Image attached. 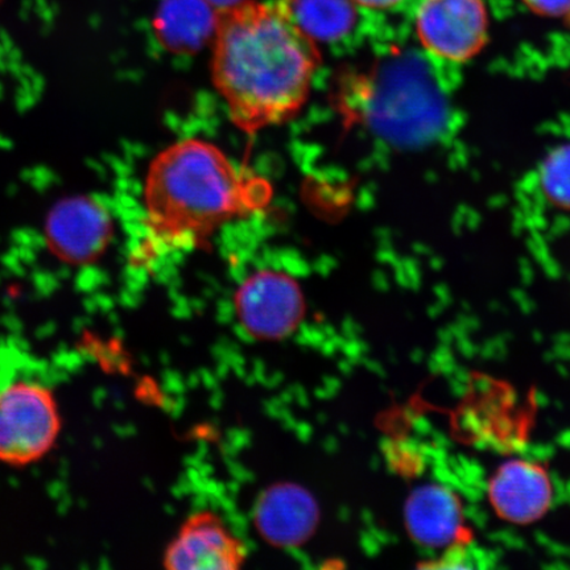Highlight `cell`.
<instances>
[{"instance_id":"cell-8","label":"cell","mask_w":570,"mask_h":570,"mask_svg":"<svg viewBox=\"0 0 570 570\" xmlns=\"http://www.w3.org/2000/svg\"><path fill=\"white\" fill-rule=\"evenodd\" d=\"M488 498L499 519L530 525L539 522L552 508V479L546 466L537 461H505L489 480Z\"/></svg>"},{"instance_id":"cell-16","label":"cell","mask_w":570,"mask_h":570,"mask_svg":"<svg viewBox=\"0 0 570 570\" xmlns=\"http://www.w3.org/2000/svg\"><path fill=\"white\" fill-rule=\"evenodd\" d=\"M218 12L232 9V7L242 3V0H205Z\"/></svg>"},{"instance_id":"cell-14","label":"cell","mask_w":570,"mask_h":570,"mask_svg":"<svg viewBox=\"0 0 570 570\" xmlns=\"http://www.w3.org/2000/svg\"><path fill=\"white\" fill-rule=\"evenodd\" d=\"M523 2L541 17L560 18L570 12V0H523Z\"/></svg>"},{"instance_id":"cell-11","label":"cell","mask_w":570,"mask_h":570,"mask_svg":"<svg viewBox=\"0 0 570 570\" xmlns=\"http://www.w3.org/2000/svg\"><path fill=\"white\" fill-rule=\"evenodd\" d=\"M218 16L205 0H163L154 20L156 39L170 53H197L216 36Z\"/></svg>"},{"instance_id":"cell-1","label":"cell","mask_w":570,"mask_h":570,"mask_svg":"<svg viewBox=\"0 0 570 570\" xmlns=\"http://www.w3.org/2000/svg\"><path fill=\"white\" fill-rule=\"evenodd\" d=\"M321 56L279 6L242 2L218 16L213 80L247 134L288 122L308 98Z\"/></svg>"},{"instance_id":"cell-12","label":"cell","mask_w":570,"mask_h":570,"mask_svg":"<svg viewBox=\"0 0 570 570\" xmlns=\"http://www.w3.org/2000/svg\"><path fill=\"white\" fill-rule=\"evenodd\" d=\"M277 6L313 41L336 42L358 23L354 0H279Z\"/></svg>"},{"instance_id":"cell-5","label":"cell","mask_w":570,"mask_h":570,"mask_svg":"<svg viewBox=\"0 0 570 570\" xmlns=\"http://www.w3.org/2000/svg\"><path fill=\"white\" fill-rule=\"evenodd\" d=\"M235 306L244 330L263 341L289 336L305 311L303 292L295 279L269 269L247 277L235 296Z\"/></svg>"},{"instance_id":"cell-3","label":"cell","mask_w":570,"mask_h":570,"mask_svg":"<svg viewBox=\"0 0 570 570\" xmlns=\"http://www.w3.org/2000/svg\"><path fill=\"white\" fill-rule=\"evenodd\" d=\"M61 431L59 401L47 384L17 380L0 389V463L35 465L53 451Z\"/></svg>"},{"instance_id":"cell-9","label":"cell","mask_w":570,"mask_h":570,"mask_svg":"<svg viewBox=\"0 0 570 570\" xmlns=\"http://www.w3.org/2000/svg\"><path fill=\"white\" fill-rule=\"evenodd\" d=\"M318 505L298 484L283 483L265 491L256 503L255 525L268 543L297 547L316 531Z\"/></svg>"},{"instance_id":"cell-6","label":"cell","mask_w":570,"mask_h":570,"mask_svg":"<svg viewBox=\"0 0 570 570\" xmlns=\"http://www.w3.org/2000/svg\"><path fill=\"white\" fill-rule=\"evenodd\" d=\"M111 237L109 212L89 197L62 199L47 218V245L56 258L70 266H87L101 258Z\"/></svg>"},{"instance_id":"cell-10","label":"cell","mask_w":570,"mask_h":570,"mask_svg":"<svg viewBox=\"0 0 570 570\" xmlns=\"http://www.w3.org/2000/svg\"><path fill=\"white\" fill-rule=\"evenodd\" d=\"M404 522L411 538L426 548H454L465 537L461 499L441 484L417 488L404 505Z\"/></svg>"},{"instance_id":"cell-15","label":"cell","mask_w":570,"mask_h":570,"mask_svg":"<svg viewBox=\"0 0 570 570\" xmlns=\"http://www.w3.org/2000/svg\"><path fill=\"white\" fill-rule=\"evenodd\" d=\"M354 2L363 7V9L387 11L395 9V7L402 4L404 0H354Z\"/></svg>"},{"instance_id":"cell-2","label":"cell","mask_w":570,"mask_h":570,"mask_svg":"<svg viewBox=\"0 0 570 570\" xmlns=\"http://www.w3.org/2000/svg\"><path fill=\"white\" fill-rule=\"evenodd\" d=\"M271 195L266 180L240 170L210 142L178 141L149 166L141 248L203 247L224 224L265 208Z\"/></svg>"},{"instance_id":"cell-4","label":"cell","mask_w":570,"mask_h":570,"mask_svg":"<svg viewBox=\"0 0 570 570\" xmlns=\"http://www.w3.org/2000/svg\"><path fill=\"white\" fill-rule=\"evenodd\" d=\"M416 33L433 59L462 66L487 45V4L483 0H423L416 12Z\"/></svg>"},{"instance_id":"cell-13","label":"cell","mask_w":570,"mask_h":570,"mask_svg":"<svg viewBox=\"0 0 570 570\" xmlns=\"http://www.w3.org/2000/svg\"><path fill=\"white\" fill-rule=\"evenodd\" d=\"M540 188L556 208L570 210V145L554 148L541 164Z\"/></svg>"},{"instance_id":"cell-7","label":"cell","mask_w":570,"mask_h":570,"mask_svg":"<svg viewBox=\"0 0 570 570\" xmlns=\"http://www.w3.org/2000/svg\"><path fill=\"white\" fill-rule=\"evenodd\" d=\"M244 541L227 529L212 511L189 517L164 552V567L170 570H233L246 560Z\"/></svg>"}]
</instances>
